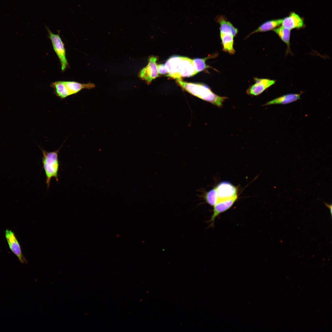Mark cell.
<instances>
[{
    "mask_svg": "<svg viewBox=\"0 0 332 332\" xmlns=\"http://www.w3.org/2000/svg\"><path fill=\"white\" fill-rule=\"evenodd\" d=\"M176 81L184 90L218 107H221L224 101L227 98V97L215 94L208 86L204 84L186 82L181 78L176 79Z\"/></svg>",
    "mask_w": 332,
    "mask_h": 332,
    "instance_id": "cell-1",
    "label": "cell"
},
{
    "mask_svg": "<svg viewBox=\"0 0 332 332\" xmlns=\"http://www.w3.org/2000/svg\"><path fill=\"white\" fill-rule=\"evenodd\" d=\"M165 65L168 71V76L174 79L190 77L197 73L193 60L187 57L172 56L166 61Z\"/></svg>",
    "mask_w": 332,
    "mask_h": 332,
    "instance_id": "cell-2",
    "label": "cell"
},
{
    "mask_svg": "<svg viewBox=\"0 0 332 332\" xmlns=\"http://www.w3.org/2000/svg\"><path fill=\"white\" fill-rule=\"evenodd\" d=\"M50 86L54 89V94L63 99L76 94L84 89L94 88L95 85L90 83L83 84L75 81H59L52 83Z\"/></svg>",
    "mask_w": 332,
    "mask_h": 332,
    "instance_id": "cell-3",
    "label": "cell"
},
{
    "mask_svg": "<svg viewBox=\"0 0 332 332\" xmlns=\"http://www.w3.org/2000/svg\"><path fill=\"white\" fill-rule=\"evenodd\" d=\"M61 147L58 149L52 152L47 151L39 147L43 154L42 161L48 189L49 188L53 178H55L57 181L58 180V172L60 164L58 154Z\"/></svg>",
    "mask_w": 332,
    "mask_h": 332,
    "instance_id": "cell-4",
    "label": "cell"
},
{
    "mask_svg": "<svg viewBox=\"0 0 332 332\" xmlns=\"http://www.w3.org/2000/svg\"><path fill=\"white\" fill-rule=\"evenodd\" d=\"M45 26L48 33V37L51 40L53 49L60 62L61 71L64 72L69 67V65L66 57L65 45L60 35V31H58L57 34H54L47 26Z\"/></svg>",
    "mask_w": 332,
    "mask_h": 332,
    "instance_id": "cell-5",
    "label": "cell"
},
{
    "mask_svg": "<svg viewBox=\"0 0 332 332\" xmlns=\"http://www.w3.org/2000/svg\"><path fill=\"white\" fill-rule=\"evenodd\" d=\"M157 60V57H150L147 65L141 69L139 73V77L146 81L148 84L158 76Z\"/></svg>",
    "mask_w": 332,
    "mask_h": 332,
    "instance_id": "cell-6",
    "label": "cell"
},
{
    "mask_svg": "<svg viewBox=\"0 0 332 332\" xmlns=\"http://www.w3.org/2000/svg\"><path fill=\"white\" fill-rule=\"evenodd\" d=\"M215 188L218 201L232 198L237 196V188L229 182H221Z\"/></svg>",
    "mask_w": 332,
    "mask_h": 332,
    "instance_id": "cell-7",
    "label": "cell"
},
{
    "mask_svg": "<svg viewBox=\"0 0 332 332\" xmlns=\"http://www.w3.org/2000/svg\"><path fill=\"white\" fill-rule=\"evenodd\" d=\"M5 236L10 249L22 263H27V261L22 252L20 244L14 232L9 229L6 230Z\"/></svg>",
    "mask_w": 332,
    "mask_h": 332,
    "instance_id": "cell-8",
    "label": "cell"
},
{
    "mask_svg": "<svg viewBox=\"0 0 332 332\" xmlns=\"http://www.w3.org/2000/svg\"><path fill=\"white\" fill-rule=\"evenodd\" d=\"M254 80L255 83L250 86L246 92L247 94L251 96L259 95L275 82V80L267 78L254 77Z\"/></svg>",
    "mask_w": 332,
    "mask_h": 332,
    "instance_id": "cell-9",
    "label": "cell"
},
{
    "mask_svg": "<svg viewBox=\"0 0 332 332\" xmlns=\"http://www.w3.org/2000/svg\"><path fill=\"white\" fill-rule=\"evenodd\" d=\"M238 199L237 196L232 198L218 200L213 206V213L209 220L211 225L213 224L216 218L220 214L227 211L233 205Z\"/></svg>",
    "mask_w": 332,
    "mask_h": 332,
    "instance_id": "cell-10",
    "label": "cell"
},
{
    "mask_svg": "<svg viewBox=\"0 0 332 332\" xmlns=\"http://www.w3.org/2000/svg\"><path fill=\"white\" fill-rule=\"evenodd\" d=\"M281 25L290 30L300 29L304 26L303 18L294 12L290 13L288 16L283 18Z\"/></svg>",
    "mask_w": 332,
    "mask_h": 332,
    "instance_id": "cell-11",
    "label": "cell"
},
{
    "mask_svg": "<svg viewBox=\"0 0 332 332\" xmlns=\"http://www.w3.org/2000/svg\"><path fill=\"white\" fill-rule=\"evenodd\" d=\"M215 20L216 22L220 25V33L230 34L234 37L236 36L239 31L238 29L227 21L226 17L223 15H218Z\"/></svg>",
    "mask_w": 332,
    "mask_h": 332,
    "instance_id": "cell-12",
    "label": "cell"
},
{
    "mask_svg": "<svg viewBox=\"0 0 332 332\" xmlns=\"http://www.w3.org/2000/svg\"><path fill=\"white\" fill-rule=\"evenodd\" d=\"M301 94L290 93L283 95L268 101L263 105H285L295 101L300 98Z\"/></svg>",
    "mask_w": 332,
    "mask_h": 332,
    "instance_id": "cell-13",
    "label": "cell"
},
{
    "mask_svg": "<svg viewBox=\"0 0 332 332\" xmlns=\"http://www.w3.org/2000/svg\"><path fill=\"white\" fill-rule=\"evenodd\" d=\"M282 19H278L267 21L262 24L257 29L251 32L246 38L254 34L265 32L273 30L282 24Z\"/></svg>",
    "mask_w": 332,
    "mask_h": 332,
    "instance_id": "cell-14",
    "label": "cell"
},
{
    "mask_svg": "<svg viewBox=\"0 0 332 332\" xmlns=\"http://www.w3.org/2000/svg\"><path fill=\"white\" fill-rule=\"evenodd\" d=\"M223 50L230 54H233L235 50L233 47L234 37L230 34L220 33Z\"/></svg>",
    "mask_w": 332,
    "mask_h": 332,
    "instance_id": "cell-15",
    "label": "cell"
},
{
    "mask_svg": "<svg viewBox=\"0 0 332 332\" xmlns=\"http://www.w3.org/2000/svg\"><path fill=\"white\" fill-rule=\"evenodd\" d=\"M290 48V30L282 26H279L273 30Z\"/></svg>",
    "mask_w": 332,
    "mask_h": 332,
    "instance_id": "cell-16",
    "label": "cell"
},
{
    "mask_svg": "<svg viewBox=\"0 0 332 332\" xmlns=\"http://www.w3.org/2000/svg\"><path fill=\"white\" fill-rule=\"evenodd\" d=\"M218 55V54L216 53L204 58H197L193 60L194 66L197 73L208 68H212L211 67L206 64L205 61L207 59L216 57Z\"/></svg>",
    "mask_w": 332,
    "mask_h": 332,
    "instance_id": "cell-17",
    "label": "cell"
},
{
    "mask_svg": "<svg viewBox=\"0 0 332 332\" xmlns=\"http://www.w3.org/2000/svg\"><path fill=\"white\" fill-rule=\"evenodd\" d=\"M204 198L208 204L213 206L218 201L215 187L206 192L204 195Z\"/></svg>",
    "mask_w": 332,
    "mask_h": 332,
    "instance_id": "cell-18",
    "label": "cell"
},
{
    "mask_svg": "<svg viewBox=\"0 0 332 332\" xmlns=\"http://www.w3.org/2000/svg\"><path fill=\"white\" fill-rule=\"evenodd\" d=\"M157 69L158 74H168V71L165 64H160L157 65Z\"/></svg>",
    "mask_w": 332,
    "mask_h": 332,
    "instance_id": "cell-19",
    "label": "cell"
},
{
    "mask_svg": "<svg viewBox=\"0 0 332 332\" xmlns=\"http://www.w3.org/2000/svg\"><path fill=\"white\" fill-rule=\"evenodd\" d=\"M325 205L330 209L331 217H332V204H330L326 203H324Z\"/></svg>",
    "mask_w": 332,
    "mask_h": 332,
    "instance_id": "cell-20",
    "label": "cell"
}]
</instances>
